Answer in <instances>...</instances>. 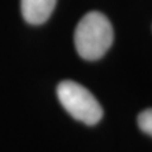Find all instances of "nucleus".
I'll list each match as a JSON object with an SVG mask.
<instances>
[{
	"mask_svg": "<svg viewBox=\"0 0 152 152\" xmlns=\"http://www.w3.org/2000/svg\"><path fill=\"white\" fill-rule=\"evenodd\" d=\"M114 39L113 27L100 12H89L76 26L74 42L79 56L86 61H96L107 53Z\"/></svg>",
	"mask_w": 152,
	"mask_h": 152,
	"instance_id": "nucleus-1",
	"label": "nucleus"
},
{
	"mask_svg": "<svg viewBox=\"0 0 152 152\" xmlns=\"http://www.w3.org/2000/svg\"><path fill=\"white\" fill-rule=\"evenodd\" d=\"M57 96L61 105L76 121L94 126L103 118V108L96 98L79 83L61 81L57 86Z\"/></svg>",
	"mask_w": 152,
	"mask_h": 152,
	"instance_id": "nucleus-2",
	"label": "nucleus"
},
{
	"mask_svg": "<svg viewBox=\"0 0 152 152\" xmlns=\"http://www.w3.org/2000/svg\"><path fill=\"white\" fill-rule=\"evenodd\" d=\"M57 0H20L22 15L33 26L43 24L53 13Z\"/></svg>",
	"mask_w": 152,
	"mask_h": 152,
	"instance_id": "nucleus-3",
	"label": "nucleus"
},
{
	"mask_svg": "<svg viewBox=\"0 0 152 152\" xmlns=\"http://www.w3.org/2000/svg\"><path fill=\"white\" fill-rule=\"evenodd\" d=\"M137 122H138V127L142 132L152 136V109H146V110L141 112Z\"/></svg>",
	"mask_w": 152,
	"mask_h": 152,
	"instance_id": "nucleus-4",
	"label": "nucleus"
}]
</instances>
